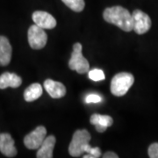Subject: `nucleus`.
I'll list each match as a JSON object with an SVG mask.
<instances>
[{"label": "nucleus", "instance_id": "4", "mask_svg": "<svg viewBox=\"0 0 158 158\" xmlns=\"http://www.w3.org/2000/svg\"><path fill=\"white\" fill-rule=\"evenodd\" d=\"M83 47L77 42L73 46V52L71 58L69 62V67L72 70H76L79 74H85L90 70V65L88 61L85 59L82 54Z\"/></svg>", "mask_w": 158, "mask_h": 158}, {"label": "nucleus", "instance_id": "5", "mask_svg": "<svg viewBox=\"0 0 158 158\" xmlns=\"http://www.w3.org/2000/svg\"><path fill=\"white\" fill-rule=\"evenodd\" d=\"M48 36L44 29L37 25H33L28 29V42L33 49H41L47 44Z\"/></svg>", "mask_w": 158, "mask_h": 158}, {"label": "nucleus", "instance_id": "12", "mask_svg": "<svg viewBox=\"0 0 158 158\" xmlns=\"http://www.w3.org/2000/svg\"><path fill=\"white\" fill-rule=\"evenodd\" d=\"M56 137L54 135H49L46 137L40 147L38 148L36 156L38 158H52L53 150L56 145Z\"/></svg>", "mask_w": 158, "mask_h": 158}, {"label": "nucleus", "instance_id": "7", "mask_svg": "<svg viewBox=\"0 0 158 158\" xmlns=\"http://www.w3.org/2000/svg\"><path fill=\"white\" fill-rule=\"evenodd\" d=\"M134 28L133 30L138 34H144L151 27V19L149 16L141 10L134 11L133 14Z\"/></svg>", "mask_w": 158, "mask_h": 158}, {"label": "nucleus", "instance_id": "11", "mask_svg": "<svg viewBox=\"0 0 158 158\" xmlns=\"http://www.w3.org/2000/svg\"><path fill=\"white\" fill-rule=\"evenodd\" d=\"M90 122L95 126V128L99 133H104L107 127H111L113 123V119L109 115H101V114H93L90 118Z\"/></svg>", "mask_w": 158, "mask_h": 158}, {"label": "nucleus", "instance_id": "14", "mask_svg": "<svg viewBox=\"0 0 158 158\" xmlns=\"http://www.w3.org/2000/svg\"><path fill=\"white\" fill-rule=\"evenodd\" d=\"M11 46L9 40L5 36H0V66L8 65L11 59Z\"/></svg>", "mask_w": 158, "mask_h": 158}, {"label": "nucleus", "instance_id": "18", "mask_svg": "<svg viewBox=\"0 0 158 158\" xmlns=\"http://www.w3.org/2000/svg\"><path fill=\"white\" fill-rule=\"evenodd\" d=\"M101 156V150L99 148H91L89 154L84 156V158H98Z\"/></svg>", "mask_w": 158, "mask_h": 158}, {"label": "nucleus", "instance_id": "6", "mask_svg": "<svg viewBox=\"0 0 158 158\" xmlns=\"http://www.w3.org/2000/svg\"><path fill=\"white\" fill-rule=\"evenodd\" d=\"M47 135V129L43 126L37 127L34 131L29 133L24 139L25 146L29 149H38Z\"/></svg>", "mask_w": 158, "mask_h": 158}, {"label": "nucleus", "instance_id": "8", "mask_svg": "<svg viewBox=\"0 0 158 158\" xmlns=\"http://www.w3.org/2000/svg\"><path fill=\"white\" fill-rule=\"evenodd\" d=\"M33 20L35 25L43 29H53L56 27V20L50 13L43 11H36L33 13Z\"/></svg>", "mask_w": 158, "mask_h": 158}, {"label": "nucleus", "instance_id": "16", "mask_svg": "<svg viewBox=\"0 0 158 158\" xmlns=\"http://www.w3.org/2000/svg\"><path fill=\"white\" fill-rule=\"evenodd\" d=\"M62 2L72 11L80 12L85 9V0H62Z\"/></svg>", "mask_w": 158, "mask_h": 158}, {"label": "nucleus", "instance_id": "21", "mask_svg": "<svg viewBox=\"0 0 158 158\" xmlns=\"http://www.w3.org/2000/svg\"><path fill=\"white\" fill-rule=\"evenodd\" d=\"M104 158H118V155H116L115 153L113 152H106L103 155Z\"/></svg>", "mask_w": 158, "mask_h": 158}, {"label": "nucleus", "instance_id": "19", "mask_svg": "<svg viewBox=\"0 0 158 158\" xmlns=\"http://www.w3.org/2000/svg\"><path fill=\"white\" fill-rule=\"evenodd\" d=\"M148 156L150 158H158V143H153L148 148Z\"/></svg>", "mask_w": 158, "mask_h": 158}, {"label": "nucleus", "instance_id": "1", "mask_svg": "<svg viewBox=\"0 0 158 158\" xmlns=\"http://www.w3.org/2000/svg\"><path fill=\"white\" fill-rule=\"evenodd\" d=\"M103 18L106 22L117 26L125 32H130L134 28L132 14L122 6L108 7L103 12Z\"/></svg>", "mask_w": 158, "mask_h": 158}, {"label": "nucleus", "instance_id": "13", "mask_svg": "<svg viewBox=\"0 0 158 158\" xmlns=\"http://www.w3.org/2000/svg\"><path fill=\"white\" fill-rule=\"evenodd\" d=\"M22 84V79L15 73L5 72L0 76V89L4 90L8 87L18 88Z\"/></svg>", "mask_w": 158, "mask_h": 158}, {"label": "nucleus", "instance_id": "10", "mask_svg": "<svg viewBox=\"0 0 158 158\" xmlns=\"http://www.w3.org/2000/svg\"><path fill=\"white\" fill-rule=\"evenodd\" d=\"M44 88L49 96L53 98H61L66 94V88L60 82L52 79H47L44 82Z\"/></svg>", "mask_w": 158, "mask_h": 158}, {"label": "nucleus", "instance_id": "3", "mask_svg": "<svg viewBox=\"0 0 158 158\" xmlns=\"http://www.w3.org/2000/svg\"><path fill=\"white\" fill-rule=\"evenodd\" d=\"M135 77L131 73L120 72L116 74L111 81V91L114 96L122 97L134 85Z\"/></svg>", "mask_w": 158, "mask_h": 158}, {"label": "nucleus", "instance_id": "2", "mask_svg": "<svg viewBox=\"0 0 158 158\" xmlns=\"http://www.w3.org/2000/svg\"><path fill=\"white\" fill-rule=\"evenodd\" d=\"M90 138V133L87 130H77L74 133L72 141L69 146V155L73 157H79L84 153L89 154L92 148L89 144Z\"/></svg>", "mask_w": 158, "mask_h": 158}, {"label": "nucleus", "instance_id": "17", "mask_svg": "<svg viewBox=\"0 0 158 158\" xmlns=\"http://www.w3.org/2000/svg\"><path fill=\"white\" fill-rule=\"evenodd\" d=\"M88 75H89V78L91 79L92 81H95V82L102 81L106 78L104 71L99 69H93L91 70H89Z\"/></svg>", "mask_w": 158, "mask_h": 158}, {"label": "nucleus", "instance_id": "15", "mask_svg": "<svg viewBox=\"0 0 158 158\" xmlns=\"http://www.w3.org/2000/svg\"><path fill=\"white\" fill-rule=\"evenodd\" d=\"M42 87L41 85L35 83L28 86L25 92H24V98L25 100L27 102H32L38 99L42 95Z\"/></svg>", "mask_w": 158, "mask_h": 158}, {"label": "nucleus", "instance_id": "20", "mask_svg": "<svg viewBox=\"0 0 158 158\" xmlns=\"http://www.w3.org/2000/svg\"><path fill=\"white\" fill-rule=\"evenodd\" d=\"M102 98L98 94H94V93H91L89 94L88 96L85 98V103L87 104H90V103H99L101 102Z\"/></svg>", "mask_w": 158, "mask_h": 158}, {"label": "nucleus", "instance_id": "9", "mask_svg": "<svg viewBox=\"0 0 158 158\" xmlns=\"http://www.w3.org/2000/svg\"><path fill=\"white\" fill-rule=\"evenodd\" d=\"M0 152L7 157H14L17 155L14 140L7 133L0 134Z\"/></svg>", "mask_w": 158, "mask_h": 158}]
</instances>
